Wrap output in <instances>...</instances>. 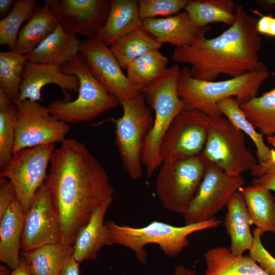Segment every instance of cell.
Masks as SVG:
<instances>
[{
    "label": "cell",
    "instance_id": "1",
    "mask_svg": "<svg viewBox=\"0 0 275 275\" xmlns=\"http://www.w3.org/2000/svg\"><path fill=\"white\" fill-rule=\"evenodd\" d=\"M44 183L57 210L61 242L73 246L80 231L102 204L113 201L106 171L86 146L66 139L55 148Z\"/></svg>",
    "mask_w": 275,
    "mask_h": 275
},
{
    "label": "cell",
    "instance_id": "2",
    "mask_svg": "<svg viewBox=\"0 0 275 275\" xmlns=\"http://www.w3.org/2000/svg\"><path fill=\"white\" fill-rule=\"evenodd\" d=\"M234 23L219 35L207 38L206 31L192 44L175 48L172 60L190 64V75L202 80L214 81L222 74L235 77L268 71L259 56L261 40L256 29L258 19L241 4L236 5Z\"/></svg>",
    "mask_w": 275,
    "mask_h": 275
},
{
    "label": "cell",
    "instance_id": "3",
    "mask_svg": "<svg viewBox=\"0 0 275 275\" xmlns=\"http://www.w3.org/2000/svg\"><path fill=\"white\" fill-rule=\"evenodd\" d=\"M269 71L246 73L221 81L196 79L189 73V68L180 69L177 91L183 100L184 109L199 110L210 117L222 116L217 103L226 98L236 97L239 105L257 96L263 83L270 76Z\"/></svg>",
    "mask_w": 275,
    "mask_h": 275
},
{
    "label": "cell",
    "instance_id": "4",
    "mask_svg": "<svg viewBox=\"0 0 275 275\" xmlns=\"http://www.w3.org/2000/svg\"><path fill=\"white\" fill-rule=\"evenodd\" d=\"M222 223L215 217L205 222L179 227L158 221L142 227L121 225L112 220L107 221L105 225L113 244L129 249L135 253L138 260L144 264L147 261V253L144 249L146 245L157 244L166 256L176 257L189 244L190 234L218 228Z\"/></svg>",
    "mask_w": 275,
    "mask_h": 275
},
{
    "label": "cell",
    "instance_id": "5",
    "mask_svg": "<svg viewBox=\"0 0 275 275\" xmlns=\"http://www.w3.org/2000/svg\"><path fill=\"white\" fill-rule=\"evenodd\" d=\"M180 71L178 64L168 67L160 77L140 92L148 106L155 112L153 127L144 141L142 151V162L146 168L148 178L161 166L159 148L162 139L174 119L185 106L177 91Z\"/></svg>",
    "mask_w": 275,
    "mask_h": 275
},
{
    "label": "cell",
    "instance_id": "6",
    "mask_svg": "<svg viewBox=\"0 0 275 275\" xmlns=\"http://www.w3.org/2000/svg\"><path fill=\"white\" fill-rule=\"evenodd\" d=\"M62 71L76 76L79 86L74 100L57 99L49 103L50 113L59 120L68 124L91 121L120 104L96 78L80 53L62 66Z\"/></svg>",
    "mask_w": 275,
    "mask_h": 275
},
{
    "label": "cell",
    "instance_id": "7",
    "mask_svg": "<svg viewBox=\"0 0 275 275\" xmlns=\"http://www.w3.org/2000/svg\"><path fill=\"white\" fill-rule=\"evenodd\" d=\"M120 104L123 114L115 120V143L124 170L132 180H135L143 175L142 151L153 127L154 118L141 93Z\"/></svg>",
    "mask_w": 275,
    "mask_h": 275
},
{
    "label": "cell",
    "instance_id": "8",
    "mask_svg": "<svg viewBox=\"0 0 275 275\" xmlns=\"http://www.w3.org/2000/svg\"><path fill=\"white\" fill-rule=\"evenodd\" d=\"M201 154L207 163L231 174L241 175L258 163L246 147L243 132L223 116L209 117L206 141Z\"/></svg>",
    "mask_w": 275,
    "mask_h": 275
},
{
    "label": "cell",
    "instance_id": "9",
    "mask_svg": "<svg viewBox=\"0 0 275 275\" xmlns=\"http://www.w3.org/2000/svg\"><path fill=\"white\" fill-rule=\"evenodd\" d=\"M207 164L201 153L162 163L155 193L165 209L181 214L184 212L197 191Z\"/></svg>",
    "mask_w": 275,
    "mask_h": 275
},
{
    "label": "cell",
    "instance_id": "10",
    "mask_svg": "<svg viewBox=\"0 0 275 275\" xmlns=\"http://www.w3.org/2000/svg\"><path fill=\"white\" fill-rule=\"evenodd\" d=\"M244 183L241 175L228 173L216 166L207 163L195 196L182 214L185 225L205 222L215 217Z\"/></svg>",
    "mask_w": 275,
    "mask_h": 275
},
{
    "label": "cell",
    "instance_id": "11",
    "mask_svg": "<svg viewBox=\"0 0 275 275\" xmlns=\"http://www.w3.org/2000/svg\"><path fill=\"white\" fill-rule=\"evenodd\" d=\"M16 105L13 155L19 151L46 144L62 143L70 128L38 101L25 100Z\"/></svg>",
    "mask_w": 275,
    "mask_h": 275
},
{
    "label": "cell",
    "instance_id": "12",
    "mask_svg": "<svg viewBox=\"0 0 275 275\" xmlns=\"http://www.w3.org/2000/svg\"><path fill=\"white\" fill-rule=\"evenodd\" d=\"M54 149L52 144L22 149L1 170L0 177L7 178L12 183L25 214L35 194L44 183Z\"/></svg>",
    "mask_w": 275,
    "mask_h": 275
},
{
    "label": "cell",
    "instance_id": "13",
    "mask_svg": "<svg viewBox=\"0 0 275 275\" xmlns=\"http://www.w3.org/2000/svg\"><path fill=\"white\" fill-rule=\"evenodd\" d=\"M209 117L197 109H183L165 133L159 148L162 162L187 158L201 153Z\"/></svg>",
    "mask_w": 275,
    "mask_h": 275
},
{
    "label": "cell",
    "instance_id": "14",
    "mask_svg": "<svg viewBox=\"0 0 275 275\" xmlns=\"http://www.w3.org/2000/svg\"><path fill=\"white\" fill-rule=\"evenodd\" d=\"M58 24L69 34L97 38L110 11L109 0H47Z\"/></svg>",
    "mask_w": 275,
    "mask_h": 275
},
{
    "label": "cell",
    "instance_id": "15",
    "mask_svg": "<svg viewBox=\"0 0 275 275\" xmlns=\"http://www.w3.org/2000/svg\"><path fill=\"white\" fill-rule=\"evenodd\" d=\"M57 210L48 187L44 183L37 190L25 214L21 250L31 251L61 241Z\"/></svg>",
    "mask_w": 275,
    "mask_h": 275
},
{
    "label": "cell",
    "instance_id": "16",
    "mask_svg": "<svg viewBox=\"0 0 275 275\" xmlns=\"http://www.w3.org/2000/svg\"><path fill=\"white\" fill-rule=\"evenodd\" d=\"M79 53L98 81L119 103L139 93L130 85L109 46L97 38L86 39L81 41Z\"/></svg>",
    "mask_w": 275,
    "mask_h": 275
},
{
    "label": "cell",
    "instance_id": "17",
    "mask_svg": "<svg viewBox=\"0 0 275 275\" xmlns=\"http://www.w3.org/2000/svg\"><path fill=\"white\" fill-rule=\"evenodd\" d=\"M49 84L56 85L61 88L65 101H70L69 94L78 92L79 86L77 77L63 73L61 66L27 61L18 102L25 100L39 102L41 99L42 88Z\"/></svg>",
    "mask_w": 275,
    "mask_h": 275
},
{
    "label": "cell",
    "instance_id": "18",
    "mask_svg": "<svg viewBox=\"0 0 275 275\" xmlns=\"http://www.w3.org/2000/svg\"><path fill=\"white\" fill-rule=\"evenodd\" d=\"M143 28L160 43H168L176 48L192 44L202 33L210 30L208 26H197L185 10L169 17L144 20Z\"/></svg>",
    "mask_w": 275,
    "mask_h": 275
},
{
    "label": "cell",
    "instance_id": "19",
    "mask_svg": "<svg viewBox=\"0 0 275 275\" xmlns=\"http://www.w3.org/2000/svg\"><path fill=\"white\" fill-rule=\"evenodd\" d=\"M112 202L108 201L100 205L78 234L73 246V256L79 264L95 260L103 246L113 244L104 223L106 213Z\"/></svg>",
    "mask_w": 275,
    "mask_h": 275
},
{
    "label": "cell",
    "instance_id": "20",
    "mask_svg": "<svg viewBox=\"0 0 275 275\" xmlns=\"http://www.w3.org/2000/svg\"><path fill=\"white\" fill-rule=\"evenodd\" d=\"M24 218L25 213L17 198L0 218V260L11 270L20 263Z\"/></svg>",
    "mask_w": 275,
    "mask_h": 275
},
{
    "label": "cell",
    "instance_id": "21",
    "mask_svg": "<svg viewBox=\"0 0 275 275\" xmlns=\"http://www.w3.org/2000/svg\"><path fill=\"white\" fill-rule=\"evenodd\" d=\"M81 41L58 24L56 29L32 51L28 61L63 66L79 53Z\"/></svg>",
    "mask_w": 275,
    "mask_h": 275
},
{
    "label": "cell",
    "instance_id": "22",
    "mask_svg": "<svg viewBox=\"0 0 275 275\" xmlns=\"http://www.w3.org/2000/svg\"><path fill=\"white\" fill-rule=\"evenodd\" d=\"M226 206L224 225L230 238L229 249L233 255L241 256L250 250L254 235L245 201L239 190L232 195Z\"/></svg>",
    "mask_w": 275,
    "mask_h": 275
},
{
    "label": "cell",
    "instance_id": "23",
    "mask_svg": "<svg viewBox=\"0 0 275 275\" xmlns=\"http://www.w3.org/2000/svg\"><path fill=\"white\" fill-rule=\"evenodd\" d=\"M110 11L97 39L111 46L119 38L143 28L138 0H109Z\"/></svg>",
    "mask_w": 275,
    "mask_h": 275
},
{
    "label": "cell",
    "instance_id": "24",
    "mask_svg": "<svg viewBox=\"0 0 275 275\" xmlns=\"http://www.w3.org/2000/svg\"><path fill=\"white\" fill-rule=\"evenodd\" d=\"M204 275H270L249 255H233L225 246L207 250L204 254Z\"/></svg>",
    "mask_w": 275,
    "mask_h": 275
},
{
    "label": "cell",
    "instance_id": "25",
    "mask_svg": "<svg viewBox=\"0 0 275 275\" xmlns=\"http://www.w3.org/2000/svg\"><path fill=\"white\" fill-rule=\"evenodd\" d=\"M58 23L47 0L37 8L27 23L21 29L13 49L14 52L26 55L51 34Z\"/></svg>",
    "mask_w": 275,
    "mask_h": 275
},
{
    "label": "cell",
    "instance_id": "26",
    "mask_svg": "<svg viewBox=\"0 0 275 275\" xmlns=\"http://www.w3.org/2000/svg\"><path fill=\"white\" fill-rule=\"evenodd\" d=\"M239 190L244 199L251 225L262 235L266 232L275 234V198L271 191L254 185Z\"/></svg>",
    "mask_w": 275,
    "mask_h": 275
},
{
    "label": "cell",
    "instance_id": "27",
    "mask_svg": "<svg viewBox=\"0 0 275 275\" xmlns=\"http://www.w3.org/2000/svg\"><path fill=\"white\" fill-rule=\"evenodd\" d=\"M73 246L61 242L21 252V257L32 275H60L66 262L72 256Z\"/></svg>",
    "mask_w": 275,
    "mask_h": 275
},
{
    "label": "cell",
    "instance_id": "28",
    "mask_svg": "<svg viewBox=\"0 0 275 275\" xmlns=\"http://www.w3.org/2000/svg\"><path fill=\"white\" fill-rule=\"evenodd\" d=\"M162 45L153 35L141 28L119 38L110 48L122 69H126L136 58L150 51L159 50Z\"/></svg>",
    "mask_w": 275,
    "mask_h": 275
},
{
    "label": "cell",
    "instance_id": "29",
    "mask_svg": "<svg viewBox=\"0 0 275 275\" xmlns=\"http://www.w3.org/2000/svg\"><path fill=\"white\" fill-rule=\"evenodd\" d=\"M235 6L232 0H188L185 10L200 28L213 23L230 26L235 19Z\"/></svg>",
    "mask_w": 275,
    "mask_h": 275
},
{
    "label": "cell",
    "instance_id": "30",
    "mask_svg": "<svg viewBox=\"0 0 275 275\" xmlns=\"http://www.w3.org/2000/svg\"><path fill=\"white\" fill-rule=\"evenodd\" d=\"M169 60L158 50L139 57L127 66L126 76L138 92L160 77L168 68Z\"/></svg>",
    "mask_w": 275,
    "mask_h": 275
},
{
    "label": "cell",
    "instance_id": "31",
    "mask_svg": "<svg viewBox=\"0 0 275 275\" xmlns=\"http://www.w3.org/2000/svg\"><path fill=\"white\" fill-rule=\"evenodd\" d=\"M217 107L226 118L237 128L246 133L255 144L258 164H265L271 158V149L264 142L263 134L247 119L245 115L233 97L226 98L217 103Z\"/></svg>",
    "mask_w": 275,
    "mask_h": 275
},
{
    "label": "cell",
    "instance_id": "32",
    "mask_svg": "<svg viewBox=\"0 0 275 275\" xmlns=\"http://www.w3.org/2000/svg\"><path fill=\"white\" fill-rule=\"evenodd\" d=\"M246 118L259 132L275 136V88L240 105Z\"/></svg>",
    "mask_w": 275,
    "mask_h": 275
},
{
    "label": "cell",
    "instance_id": "33",
    "mask_svg": "<svg viewBox=\"0 0 275 275\" xmlns=\"http://www.w3.org/2000/svg\"><path fill=\"white\" fill-rule=\"evenodd\" d=\"M26 62L25 55L11 50L0 52V88L15 104L20 96V88Z\"/></svg>",
    "mask_w": 275,
    "mask_h": 275
},
{
    "label": "cell",
    "instance_id": "34",
    "mask_svg": "<svg viewBox=\"0 0 275 275\" xmlns=\"http://www.w3.org/2000/svg\"><path fill=\"white\" fill-rule=\"evenodd\" d=\"M36 0H16L11 12L0 21V45L13 50L23 23L34 13Z\"/></svg>",
    "mask_w": 275,
    "mask_h": 275
},
{
    "label": "cell",
    "instance_id": "35",
    "mask_svg": "<svg viewBox=\"0 0 275 275\" xmlns=\"http://www.w3.org/2000/svg\"><path fill=\"white\" fill-rule=\"evenodd\" d=\"M16 105L0 111V169L3 170L13 156L15 144Z\"/></svg>",
    "mask_w": 275,
    "mask_h": 275
},
{
    "label": "cell",
    "instance_id": "36",
    "mask_svg": "<svg viewBox=\"0 0 275 275\" xmlns=\"http://www.w3.org/2000/svg\"><path fill=\"white\" fill-rule=\"evenodd\" d=\"M188 0H138L139 12L141 19L173 16L185 10Z\"/></svg>",
    "mask_w": 275,
    "mask_h": 275
},
{
    "label": "cell",
    "instance_id": "37",
    "mask_svg": "<svg viewBox=\"0 0 275 275\" xmlns=\"http://www.w3.org/2000/svg\"><path fill=\"white\" fill-rule=\"evenodd\" d=\"M253 234L254 241L249 255L264 271L270 275H275V258L264 246L261 232L255 228Z\"/></svg>",
    "mask_w": 275,
    "mask_h": 275
},
{
    "label": "cell",
    "instance_id": "38",
    "mask_svg": "<svg viewBox=\"0 0 275 275\" xmlns=\"http://www.w3.org/2000/svg\"><path fill=\"white\" fill-rule=\"evenodd\" d=\"M16 198L15 189L10 181L0 177V218Z\"/></svg>",
    "mask_w": 275,
    "mask_h": 275
},
{
    "label": "cell",
    "instance_id": "39",
    "mask_svg": "<svg viewBox=\"0 0 275 275\" xmlns=\"http://www.w3.org/2000/svg\"><path fill=\"white\" fill-rule=\"evenodd\" d=\"M252 183L275 192V166L268 169L262 176L255 178Z\"/></svg>",
    "mask_w": 275,
    "mask_h": 275
},
{
    "label": "cell",
    "instance_id": "40",
    "mask_svg": "<svg viewBox=\"0 0 275 275\" xmlns=\"http://www.w3.org/2000/svg\"><path fill=\"white\" fill-rule=\"evenodd\" d=\"M271 158L270 160L265 164H258L251 169V174L255 178H258L264 175L271 167L275 166V150L271 149Z\"/></svg>",
    "mask_w": 275,
    "mask_h": 275
},
{
    "label": "cell",
    "instance_id": "41",
    "mask_svg": "<svg viewBox=\"0 0 275 275\" xmlns=\"http://www.w3.org/2000/svg\"><path fill=\"white\" fill-rule=\"evenodd\" d=\"M79 263L72 256L63 265L60 275H80Z\"/></svg>",
    "mask_w": 275,
    "mask_h": 275
},
{
    "label": "cell",
    "instance_id": "42",
    "mask_svg": "<svg viewBox=\"0 0 275 275\" xmlns=\"http://www.w3.org/2000/svg\"><path fill=\"white\" fill-rule=\"evenodd\" d=\"M15 0H0V16L1 19L7 16L11 11Z\"/></svg>",
    "mask_w": 275,
    "mask_h": 275
},
{
    "label": "cell",
    "instance_id": "43",
    "mask_svg": "<svg viewBox=\"0 0 275 275\" xmlns=\"http://www.w3.org/2000/svg\"><path fill=\"white\" fill-rule=\"evenodd\" d=\"M10 275H32L25 262L21 257L19 265L12 270Z\"/></svg>",
    "mask_w": 275,
    "mask_h": 275
},
{
    "label": "cell",
    "instance_id": "44",
    "mask_svg": "<svg viewBox=\"0 0 275 275\" xmlns=\"http://www.w3.org/2000/svg\"><path fill=\"white\" fill-rule=\"evenodd\" d=\"M13 104L7 94L0 88V111L9 108Z\"/></svg>",
    "mask_w": 275,
    "mask_h": 275
},
{
    "label": "cell",
    "instance_id": "45",
    "mask_svg": "<svg viewBox=\"0 0 275 275\" xmlns=\"http://www.w3.org/2000/svg\"><path fill=\"white\" fill-rule=\"evenodd\" d=\"M172 275H197L194 270L185 267L183 265L177 266Z\"/></svg>",
    "mask_w": 275,
    "mask_h": 275
},
{
    "label": "cell",
    "instance_id": "46",
    "mask_svg": "<svg viewBox=\"0 0 275 275\" xmlns=\"http://www.w3.org/2000/svg\"><path fill=\"white\" fill-rule=\"evenodd\" d=\"M256 4L263 9L269 10L275 7V0L256 1Z\"/></svg>",
    "mask_w": 275,
    "mask_h": 275
},
{
    "label": "cell",
    "instance_id": "47",
    "mask_svg": "<svg viewBox=\"0 0 275 275\" xmlns=\"http://www.w3.org/2000/svg\"><path fill=\"white\" fill-rule=\"evenodd\" d=\"M268 36L275 37V17H272L269 26Z\"/></svg>",
    "mask_w": 275,
    "mask_h": 275
},
{
    "label": "cell",
    "instance_id": "48",
    "mask_svg": "<svg viewBox=\"0 0 275 275\" xmlns=\"http://www.w3.org/2000/svg\"><path fill=\"white\" fill-rule=\"evenodd\" d=\"M1 273L0 275H10L11 271L5 267L3 265H1Z\"/></svg>",
    "mask_w": 275,
    "mask_h": 275
},
{
    "label": "cell",
    "instance_id": "49",
    "mask_svg": "<svg viewBox=\"0 0 275 275\" xmlns=\"http://www.w3.org/2000/svg\"><path fill=\"white\" fill-rule=\"evenodd\" d=\"M267 142L273 147L275 150V136H267L266 138Z\"/></svg>",
    "mask_w": 275,
    "mask_h": 275
}]
</instances>
